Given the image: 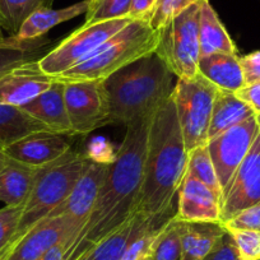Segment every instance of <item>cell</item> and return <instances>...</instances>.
Segmentation results:
<instances>
[{"mask_svg": "<svg viewBox=\"0 0 260 260\" xmlns=\"http://www.w3.org/2000/svg\"><path fill=\"white\" fill-rule=\"evenodd\" d=\"M153 115L137 119L126 125L122 143L115 158L110 161L109 172L93 209L86 224L69 244L65 260L79 259L137 214Z\"/></svg>", "mask_w": 260, "mask_h": 260, "instance_id": "obj_1", "label": "cell"}, {"mask_svg": "<svg viewBox=\"0 0 260 260\" xmlns=\"http://www.w3.org/2000/svg\"><path fill=\"white\" fill-rule=\"evenodd\" d=\"M187 158L176 109L170 97L152 117L137 213L144 217L172 214L174 201L186 174Z\"/></svg>", "mask_w": 260, "mask_h": 260, "instance_id": "obj_2", "label": "cell"}, {"mask_svg": "<svg viewBox=\"0 0 260 260\" xmlns=\"http://www.w3.org/2000/svg\"><path fill=\"white\" fill-rule=\"evenodd\" d=\"M174 74L156 54L132 62L104 81L110 124L125 126L149 116L174 92Z\"/></svg>", "mask_w": 260, "mask_h": 260, "instance_id": "obj_3", "label": "cell"}, {"mask_svg": "<svg viewBox=\"0 0 260 260\" xmlns=\"http://www.w3.org/2000/svg\"><path fill=\"white\" fill-rule=\"evenodd\" d=\"M158 31L146 21H132L107 40L87 60L54 78L60 82L102 81L144 56L154 54Z\"/></svg>", "mask_w": 260, "mask_h": 260, "instance_id": "obj_4", "label": "cell"}, {"mask_svg": "<svg viewBox=\"0 0 260 260\" xmlns=\"http://www.w3.org/2000/svg\"><path fill=\"white\" fill-rule=\"evenodd\" d=\"M88 161L89 157L71 149L60 158L37 169L34 187L23 206L14 241L37 222L49 217L65 201L86 170Z\"/></svg>", "mask_w": 260, "mask_h": 260, "instance_id": "obj_5", "label": "cell"}, {"mask_svg": "<svg viewBox=\"0 0 260 260\" xmlns=\"http://www.w3.org/2000/svg\"><path fill=\"white\" fill-rule=\"evenodd\" d=\"M217 92L218 88L199 73L192 78H177L171 97L187 153L208 143Z\"/></svg>", "mask_w": 260, "mask_h": 260, "instance_id": "obj_6", "label": "cell"}, {"mask_svg": "<svg viewBox=\"0 0 260 260\" xmlns=\"http://www.w3.org/2000/svg\"><path fill=\"white\" fill-rule=\"evenodd\" d=\"M201 2L158 31V44L154 54L177 78H192L199 73L201 47L198 26Z\"/></svg>", "mask_w": 260, "mask_h": 260, "instance_id": "obj_7", "label": "cell"}, {"mask_svg": "<svg viewBox=\"0 0 260 260\" xmlns=\"http://www.w3.org/2000/svg\"><path fill=\"white\" fill-rule=\"evenodd\" d=\"M133 19L119 18L83 26L62 40L56 47L40 57V68L49 76H57L88 59L101 45L121 31Z\"/></svg>", "mask_w": 260, "mask_h": 260, "instance_id": "obj_8", "label": "cell"}, {"mask_svg": "<svg viewBox=\"0 0 260 260\" xmlns=\"http://www.w3.org/2000/svg\"><path fill=\"white\" fill-rule=\"evenodd\" d=\"M86 222V219L67 214L46 217L14 241L0 260H41L52 246L60 242H67L65 249L68 250L71 241Z\"/></svg>", "mask_w": 260, "mask_h": 260, "instance_id": "obj_9", "label": "cell"}, {"mask_svg": "<svg viewBox=\"0 0 260 260\" xmlns=\"http://www.w3.org/2000/svg\"><path fill=\"white\" fill-rule=\"evenodd\" d=\"M64 84L65 106L74 134H89L110 124L104 82L79 81Z\"/></svg>", "mask_w": 260, "mask_h": 260, "instance_id": "obj_10", "label": "cell"}, {"mask_svg": "<svg viewBox=\"0 0 260 260\" xmlns=\"http://www.w3.org/2000/svg\"><path fill=\"white\" fill-rule=\"evenodd\" d=\"M257 136L259 127L255 115L208 141L207 147L222 190L226 189Z\"/></svg>", "mask_w": 260, "mask_h": 260, "instance_id": "obj_11", "label": "cell"}, {"mask_svg": "<svg viewBox=\"0 0 260 260\" xmlns=\"http://www.w3.org/2000/svg\"><path fill=\"white\" fill-rule=\"evenodd\" d=\"M260 203V137L257 136L229 185L221 202V223Z\"/></svg>", "mask_w": 260, "mask_h": 260, "instance_id": "obj_12", "label": "cell"}, {"mask_svg": "<svg viewBox=\"0 0 260 260\" xmlns=\"http://www.w3.org/2000/svg\"><path fill=\"white\" fill-rule=\"evenodd\" d=\"M55 82L45 73L39 59L23 62L0 77V102L22 107L34 101Z\"/></svg>", "mask_w": 260, "mask_h": 260, "instance_id": "obj_13", "label": "cell"}, {"mask_svg": "<svg viewBox=\"0 0 260 260\" xmlns=\"http://www.w3.org/2000/svg\"><path fill=\"white\" fill-rule=\"evenodd\" d=\"M175 217L187 223H221V201L207 185L185 174Z\"/></svg>", "mask_w": 260, "mask_h": 260, "instance_id": "obj_14", "label": "cell"}, {"mask_svg": "<svg viewBox=\"0 0 260 260\" xmlns=\"http://www.w3.org/2000/svg\"><path fill=\"white\" fill-rule=\"evenodd\" d=\"M109 167L110 162L89 158L86 170L74 185L71 194L50 213L49 217L67 214L87 221L97 201L100 189L106 179Z\"/></svg>", "mask_w": 260, "mask_h": 260, "instance_id": "obj_15", "label": "cell"}, {"mask_svg": "<svg viewBox=\"0 0 260 260\" xmlns=\"http://www.w3.org/2000/svg\"><path fill=\"white\" fill-rule=\"evenodd\" d=\"M2 151L8 158L40 169L71 151V143L61 134L39 132L14 142Z\"/></svg>", "mask_w": 260, "mask_h": 260, "instance_id": "obj_16", "label": "cell"}, {"mask_svg": "<svg viewBox=\"0 0 260 260\" xmlns=\"http://www.w3.org/2000/svg\"><path fill=\"white\" fill-rule=\"evenodd\" d=\"M88 6L89 0H83V2H79V3L61 9H37L36 12H34L31 16L24 19L16 35L8 37L4 41L9 45H16V46H23V45L37 41L57 24L71 21L81 14H86Z\"/></svg>", "mask_w": 260, "mask_h": 260, "instance_id": "obj_17", "label": "cell"}, {"mask_svg": "<svg viewBox=\"0 0 260 260\" xmlns=\"http://www.w3.org/2000/svg\"><path fill=\"white\" fill-rule=\"evenodd\" d=\"M62 82L55 79L52 86L22 109L49 127L50 132L61 136H76L69 120L64 101Z\"/></svg>", "mask_w": 260, "mask_h": 260, "instance_id": "obj_18", "label": "cell"}, {"mask_svg": "<svg viewBox=\"0 0 260 260\" xmlns=\"http://www.w3.org/2000/svg\"><path fill=\"white\" fill-rule=\"evenodd\" d=\"M201 56L211 54H237V47L209 0H202L199 12Z\"/></svg>", "mask_w": 260, "mask_h": 260, "instance_id": "obj_19", "label": "cell"}, {"mask_svg": "<svg viewBox=\"0 0 260 260\" xmlns=\"http://www.w3.org/2000/svg\"><path fill=\"white\" fill-rule=\"evenodd\" d=\"M237 54H211L201 56L199 74L221 91L236 92L245 86Z\"/></svg>", "mask_w": 260, "mask_h": 260, "instance_id": "obj_20", "label": "cell"}, {"mask_svg": "<svg viewBox=\"0 0 260 260\" xmlns=\"http://www.w3.org/2000/svg\"><path fill=\"white\" fill-rule=\"evenodd\" d=\"M37 169L8 158L0 170V202L6 206H24L34 187Z\"/></svg>", "mask_w": 260, "mask_h": 260, "instance_id": "obj_21", "label": "cell"}, {"mask_svg": "<svg viewBox=\"0 0 260 260\" xmlns=\"http://www.w3.org/2000/svg\"><path fill=\"white\" fill-rule=\"evenodd\" d=\"M226 230L221 223L181 222V256L180 260H203L218 244Z\"/></svg>", "mask_w": 260, "mask_h": 260, "instance_id": "obj_22", "label": "cell"}, {"mask_svg": "<svg viewBox=\"0 0 260 260\" xmlns=\"http://www.w3.org/2000/svg\"><path fill=\"white\" fill-rule=\"evenodd\" d=\"M39 132L50 130L40 120L27 114L22 107L0 102V149Z\"/></svg>", "mask_w": 260, "mask_h": 260, "instance_id": "obj_23", "label": "cell"}, {"mask_svg": "<svg viewBox=\"0 0 260 260\" xmlns=\"http://www.w3.org/2000/svg\"><path fill=\"white\" fill-rule=\"evenodd\" d=\"M251 116H255V112L234 92L218 89L212 110L208 141Z\"/></svg>", "mask_w": 260, "mask_h": 260, "instance_id": "obj_24", "label": "cell"}, {"mask_svg": "<svg viewBox=\"0 0 260 260\" xmlns=\"http://www.w3.org/2000/svg\"><path fill=\"white\" fill-rule=\"evenodd\" d=\"M174 214L162 217H144L137 213L136 229L120 260H151L154 240L161 227Z\"/></svg>", "mask_w": 260, "mask_h": 260, "instance_id": "obj_25", "label": "cell"}, {"mask_svg": "<svg viewBox=\"0 0 260 260\" xmlns=\"http://www.w3.org/2000/svg\"><path fill=\"white\" fill-rule=\"evenodd\" d=\"M137 224V214L77 260H120Z\"/></svg>", "mask_w": 260, "mask_h": 260, "instance_id": "obj_26", "label": "cell"}, {"mask_svg": "<svg viewBox=\"0 0 260 260\" xmlns=\"http://www.w3.org/2000/svg\"><path fill=\"white\" fill-rule=\"evenodd\" d=\"M54 0H0V26L13 36L24 19L41 8H51Z\"/></svg>", "mask_w": 260, "mask_h": 260, "instance_id": "obj_27", "label": "cell"}, {"mask_svg": "<svg viewBox=\"0 0 260 260\" xmlns=\"http://www.w3.org/2000/svg\"><path fill=\"white\" fill-rule=\"evenodd\" d=\"M186 174L207 185L222 202L223 190L219 184L218 176H217L216 169H214V165L212 162L207 144L197 147L189 152Z\"/></svg>", "mask_w": 260, "mask_h": 260, "instance_id": "obj_28", "label": "cell"}, {"mask_svg": "<svg viewBox=\"0 0 260 260\" xmlns=\"http://www.w3.org/2000/svg\"><path fill=\"white\" fill-rule=\"evenodd\" d=\"M181 221L174 216L161 227L152 249L151 260H180Z\"/></svg>", "mask_w": 260, "mask_h": 260, "instance_id": "obj_29", "label": "cell"}, {"mask_svg": "<svg viewBox=\"0 0 260 260\" xmlns=\"http://www.w3.org/2000/svg\"><path fill=\"white\" fill-rule=\"evenodd\" d=\"M132 0H89L84 24L101 23L119 18H129Z\"/></svg>", "mask_w": 260, "mask_h": 260, "instance_id": "obj_30", "label": "cell"}, {"mask_svg": "<svg viewBox=\"0 0 260 260\" xmlns=\"http://www.w3.org/2000/svg\"><path fill=\"white\" fill-rule=\"evenodd\" d=\"M201 0H158L148 23L153 31H159L186 9Z\"/></svg>", "mask_w": 260, "mask_h": 260, "instance_id": "obj_31", "label": "cell"}, {"mask_svg": "<svg viewBox=\"0 0 260 260\" xmlns=\"http://www.w3.org/2000/svg\"><path fill=\"white\" fill-rule=\"evenodd\" d=\"M37 47L39 46H32L29 44L16 46L3 41V44H0V77L23 62L36 60L35 57L37 56Z\"/></svg>", "mask_w": 260, "mask_h": 260, "instance_id": "obj_32", "label": "cell"}, {"mask_svg": "<svg viewBox=\"0 0 260 260\" xmlns=\"http://www.w3.org/2000/svg\"><path fill=\"white\" fill-rule=\"evenodd\" d=\"M23 206H6L0 209V252H6V250L13 244L18 231Z\"/></svg>", "mask_w": 260, "mask_h": 260, "instance_id": "obj_33", "label": "cell"}, {"mask_svg": "<svg viewBox=\"0 0 260 260\" xmlns=\"http://www.w3.org/2000/svg\"><path fill=\"white\" fill-rule=\"evenodd\" d=\"M236 245L240 260H260V232L226 230Z\"/></svg>", "mask_w": 260, "mask_h": 260, "instance_id": "obj_34", "label": "cell"}, {"mask_svg": "<svg viewBox=\"0 0 260 260\" xmlns=\"http://www.w3.org/2000/svg\"><path fill=\"white\" fill-rule=\"evenodd\" d=\"M221 224L224 230H250L260 232V203L242 209Z\"/></svg>", "mask_w": 260, "mask_h": 260, "instance_id": "obj_35", "label": "cell"}, {"mask_svg": "<svg viewBox=\"0 0 260 260\" xmlns=\"http://www.w3.org/2000/svg\"><path fill=\"white\" fill-rule=\"evenodd\" d=\"M203 260H240L236 245L230 236L229 232L221 237L218 244L213 247L211 252Z\"/></svg>", "mask_w": 260, "mask_h": 260, "instance_id": "obj_36", "label": "cell"}, {"mask_svg": "<svg viewBox=\"0 0 260 260\" xmlns=\"http://www.w3.org/2000/svg\"><path fill=\"white\" fill-rule=\"evenodd\" d=\"M245 84L260 81V50L239 57Z\"/></svg>", "mask_w": 260, "mask_h": 260, "instance_id": "obj_37", "label": "cell"}, {"mask_svg": "<svg viewBox=\"0 0 260 260\" xmlns=\"http://www.w3.org/2000/svg\"><path fill=\"white\" fill-rule=\"evenodd\" d=\"M235 94L245 104L249 105L255 115L260 114V81L251 84H245L242 88L235 92Z\"/></svg>", "mask_w": 260, "mask_h": 260, "instance_id": "obj_38", "label": "cell"}, {"mask_svg": "<svg viewBox=\"0 0 260 260\" xmlns=\"http://www.w3.org/2000/svg\"><path fill=\"white\" fill-rule=\"evenodd\" d=\"M158 0H132L129 18L133 21L148 22Z\"/></svg>", "mask_w": 260, "mask_h": 260, "instance_id": "obj_39", "label": "cell"}, {"mask_svg": "<svg viewBox=\"0 0 260 260\" xmlns=\"http://www.w3.org/2000/svg\"><path fill=\"white\" fill-rule=\"evenodd\" d=\"M65 242H60V244L52 246L46 254L42 256L41 260H65Z\"/></svg>", "mask_w": 260, "mask_h": 260, "instance_id": "obj_40", "label": "cell"}, {"mask_svg": "<svg viewBox=\"0 0 260 260\" xmlns=\"http://www.w3.org/2000/svg\"><path fill=\"white\" fill-rule=\"evenodd\" d=\"M7 159H8V157H7L6 153H4V152L0 149V170L3 169V166L6 165V162H7Z\"/></svg>", "mask_w": 260, "mask_h": 260, "instance_id": "obj_41", "label": "cell"}, {"mask_svg": "<svg viewBox=\"0 0 260 260\" xmlns=\"http://www.w3.org/2000/svg\"><path fill=\"white\" fill-rule=\"evenodd\" d=\"M4 40H6V37H4L3 35V28H2V26H0V44H3Z\"/></svg>", "mask_w": 260, "mask_h": 260, "instance_id": "obj_42", "label": "cell"}, {"mask_svg": "<svg viewBox=\"0 0 260 260\" xmlns=\"http://www.w3.org/2000/svg\"><path fill=\"white\" fill-rule=\"evenodd\" d=\"M256 122H257V127H259V137H260V114L256 115Z\"/></svg>", "mask_w": 260, "mask_h": 260, "instance_id": "obj_43", "label": "cell"}, {"mask_svg": "<svg viewBox=\"0 0 260 260\" xmlns=\"http://www.w3.org/2000/svg\"><path fill=\"white\" fill-rule=\"evenodd\" d=\"M3 254H4V252H0V259H2V256H3Z\"/></svg>", "mask_w": 260, "mask_h": 260, "instance_id": "obj_44", "label": "cell"}]
</instances>
